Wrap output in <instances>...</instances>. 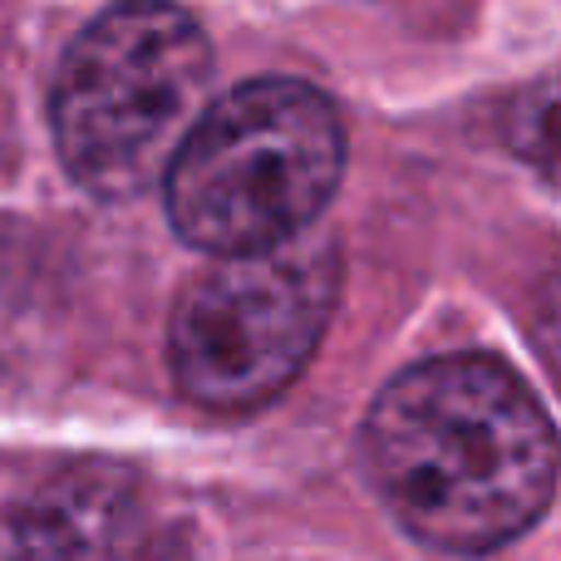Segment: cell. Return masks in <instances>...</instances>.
<instances>
[{"instance_id":"1","label":"cell","mask_w":561,"mask_h":561,"mask_svg":"<svg viewBox=\"0 0 561 561\" xmlns=\"http://www.w3.org/2000/svg\"><path fill=\"white\" fill-rule=\"evenodd\" d=\"M385 507L438 552L478 557L547 513L561 438L517 369L488 355H438L375 394L359 434Z\"/></svg>"},{"instance_id":"2","label":"cell","mask_w":561,"mask_h":561,"mask_svg":"<svg viewBox=\"0 0 561 561\" xmlns=\"http://www.w3.org/2000/svg\"><path fill=\"white\" fill-rule=\"evenodd\" d=\"M345 173V124L316 84L252 79L203 108L163 173L168 222L187 247L232 256L306 237Z\"/></svg>"},{"instance_id":"3","label":"cell","mask_w":561,"mask_h":561,"mask_svg":"<svg viewBox=\"0 0 561 561\" xmlns=\"http://www.w3.org/2000/svg\"><path fill=\"white\" fill-rule=\"evenodd\" d=\"M213 45L187 10L118 5L79 30L49 94L59 163L84 193L134 197L168 173L203 118Z\"/></svg>"},{"instance_id":"4","label":"cell","mask_w":561,"mask_h":561,"mask_svg":"<svg viewBox=\"0 0 561 561\" xmlns=\"http://www.w3.org/2000/svg\"><path fill=\"white\" fill-rule=\"evenodd\" d=\"M335 300L340 252L325 237L217 262L183 290L168 325L178 389L217 414L272 404L310 365Z\"/></svg>"},{"instance_id":"5","label":"cell","mask_w":561,"mask_h":561,"mask_svg":"<svg viewBox=\"0 0 561 561\" xmlns=\"http://www.w3.org/2000/svg\"><path fill=\"white\" fill-rule=\"evenodd\" d=\"M173 552L144 483L114 468H75L0 523V561H163Z\"/></svg>"},{"instance_id":"6","label":"cell","mask_w":561,"mask_h":561,"mask_svg":"<svg viewBox=\"0 0 561 561\" xmlns=\"http://www.w3.org/2000/svg\"><path fill=\"white\" fill-rule=\"evenodd\" d=\"M503 144L561 193V69L517 89L503 108Z\"/></svg>"},{"instance_id":"7","label":"cell","mask_w":561,"mask_h":561,"mask_svg":"<svg viewBox=\"0 0 561 561\" xmlns=\"http://www.w3.org/2000/svg\"><path fill=\"white\" fill-rule=\"evenodd\" d=\"M533 340L537 350H542L547 369L557 375L561 385V276L552 280V286L542 290V300H537V316H533Z\"/></svg>"}]
</instances>
